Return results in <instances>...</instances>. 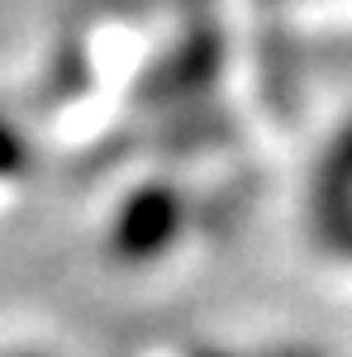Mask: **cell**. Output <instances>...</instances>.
I'll use <instances>...</instances> for the list:
<instances>
[{
    "instance_id": "obj_3",
    "label": "cell",
    "mask_w": 352,
    "mask_h": 357,
    "mask_svg": "<svg viewBox=\"0 0 352 357\" xmlns=\"http://www.w3.org/2000/svg\"><path fill=\"white\" fill-rule=\"evenodd\" d=\"M314 234H319V243H324L328 252H338V257L352 262V210H338V215L314 220Z\"/></svg>"
},
{
    "instance_id": "obj_7",
    "label": "cell",
    "mask_w": 352,
    "mask_h": 357,
    "mask_svg": "<svg viewBox=\"0 0 352 357\" xmlns=\"http://www.w3.org/2000/svg\"><path fill=\"white\" fill-rule=\"evenodd\" d=\"M210 357H219V353H210Z\"/></svg>"
},
{
    "instance_id": "obj_6",
    "label": "cell",
    "mask_w": 352,
    "mask_h": 357,
    "mask_svg": "<svg viewBox=\"0 0 352 357\" xmlns=\"http://www.w3.org/2000/svg\"><path fill=\"white\" fill-rule=\"evenodd\" d=\"M15 357H38V353H15Z\"/></svg>"
},
{
    "instance_id": "obj_4",
    "label": "cell",
    "mask_w": 352,
    "mask_h": 357,
    "mask_svg": "<svg viewBox=\"0 0 352 357\" xmlns=\"http://www.w3.org/2000/svg\"><path fill=\"white\" fill-rule=\"evenodd\" d=\"M29 162V148L20 143V134L10 129V124H0V176H10V172H20Z\"/></svg>"
},
{
    "instance_id": "obj_2",
    "label": "cell",
    "mask_w": 352,
    "mask_h": 357,
    "mask_svg": "<svg viewBox=\"0 0 352 357\" xmlns=\"http://www.w3.org/2000/svg\"><path fill=\"white\" fill-rule=\"evenodd\" d=\"M338 210H352V129L333 143V153L314 176V220L338 215Z\"/></svg>"
},
{
    "instance_id": "obj_5",
    "label": "cell",
    "mask_w": 352,
    "mask_h": 357,
    "mask_svg": "<svg viewBox=\"0 0 352 357\" xmlns=\"http://www.w3.org/2000/svg\"><path fill=\"white\" fill-rule=\"evenodd\" d=\"M267 357H319V353H305V348H281V353H267Z\"/></svg>"
},
{
    "instance_id": "obj_1",
    "label": "cell",
    "mask_w": 352,
    "mask_h": 357,
    "mask_svg": "<svg viewBox=\"0 0 352 357\" xmlns=\"http://www.w3.org/2000/svg\"><path fill=\"white\" fill-rule=\"evenodd\" d=\"M186 229V200L171 186H143L124 200L114 234H109V252L119 262H148L181 238Z\"/></svg>"
}]
</instances>
